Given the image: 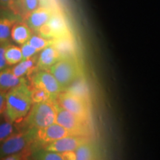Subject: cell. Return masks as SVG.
Returning <instances> with one entry per match:
<instances>
[{"mask_svg": "<svg viewBox=\"0 0 160 160\" xmlns=\"http://www.w3.org/2000/svg\"><path fill=\"white\" fill-rule=\"evenodd\" d=\"M33 103L31 90L25 82L6 93V117L10 121L17 122L28 114Z\"/></svg>", "mask_w": 160, "mask_h": 160, "instance_id": "cell-1", "label": "cell"}, {"mask_svg": "<svg viewBox=\"0 0 160 160\" xmlns=\"http://www.w3.org/2000/svg\"><path fill=\"white\" fill-rule=\"evenodd\" d=\"M57 106L54 99L34 103L26 119V124L31 129L38 130L55 123Z\"/></svg>", "mask_w": 160, "mask_h": 160, "instance_id": "cell-2", "label": "cell"}, {"mask_svg": "<svg viewBox=\"0 0 160 160\" xmlns=\"http://www.w3.org/2000/svg\"><path fill=\"white\" fill-rule=\"evenodd\" d=\"M63 91L79 77V69L73 58H61L50 68Z\"/></svg>", "mask_w": 160, "mask_h": 160, "instance_id": "cell-3", "label": "cell"}, {"mask_svg": "<svg viewBox=\"0 0 160 160\" xmlns=\"http://www.w3.org/2000/svg\"><path fill=\"white\" fill-rule=\"evenodd\" d=\"M35 129H31L26 131L20 132L12 134L4 140L0 145V159L10 154L18 153L25 150L33 142L36 136Z\"/></svg>", "mask_w": 160, "mask_h": 160, "instance_id": "cell-4", "label": "cell"}, {"mask_svg": "<svg viewBox=\"0 0 160 160\" xmlns=\"http://www.w3.org/2000/svg\"><path fill=\"white\" fill-rule=\"evenodd\" d=\"M37 33L48 39L71 36L65 17L59 8L53 10L48 22L40 28Z\"/></svg>", "mask_w": 160, "mask_h": 160, "instance_id": "cell-5", "label": "cell"}, {"mask_svg": "<svg viewBox=\"0 0 160 160\" xmlns=\"http://www.w3.org/2000/svg\"><path fill=\"white\" fill-rule=\"evenodd\" d=\"M57 97L59 106L64 109L84 119L88 120V119L89 108L88 101L70 93L69 91H62Z\"/></svg>", "mask_w": 160, "mask_h": 160, "instance_id": "cell-6", "label": "cell"}, {"mask_svg": "<svg viewBox=\"0 0 160 160\" xmlns=\"http://www.w3.org/2000/svg\"><path fill=\"white\" fill-rule=\"evenodd\" d=\"M55 122L68 130L73 135H83L87 129V120L73 114L59 105L57 106Z\"/></svg>", "mask_w": 160, "mask_h": 160, "instance_id": "cell-7", "label": "cell"}, {"mask_svg": "<svg viewBox=\"0 0 160 160\" xmlns=\"http://www.w3.org/2000/svg\"><path fill=\"white\" fill-rule=\"evenodd\" d=\"M32 84L34 88L45 90L54 99L63 91L57 80L50 71H38L32 77Z\"/></svg>", "mask_w": 160, "mask_h": 160, "instance_id": "cell-8", "label": "cell"}, {"mask_svg": "<svg viewBox=\"0 0 160 160\" xmlns=\"http://www.w3.org/2000/svg\"><path fill=\"white\" fill-rule=\"evenodd\" d=\"M85 142H88V139L82 136L70 135L47 144L44 148L57 153L74 151L79 146Z\"/></svg>", "mask_w": 160, "mask_h": 160, "instance_id": "cell-9", "label": "cell"}, {"mask_svg": "<svg viewBox=\"0 0 160 160\" xmlns=\"http://www.w3.org/2000/svg\"><path fill=\"white\" fill-rule=\"evenodd\" d=\"M70 135L73 134L68 130L55 122L48 127L37 130L35 139L41 144H48Z\"/></svg>", "mask_w": 160, "mask_h": 160, "instance_id": "cell-10", "label": "cell"}, {"mask_svg": "<svg viewBox=\"0 0 160 160\" xmlns=\"http://www.w3.org/2000/svg\"><path fill=\"white\" fill-rule=\"evenodd\" d=\"M53 10L45 6H39L23 19V21L34 32H38L40 28L48 22Z\"/></svg>", "mask_w": 160, "mask_h": 160, "instance_id": "cell-11", "label": "cell"}, {"mask_svg": "<svg viewBox=\"0 0 160 160\" xmlns=\"http://www.w3.org/2000/svg\"><path fill=\"white\" fill-rule=\"evenodd\" d=\"M2 11L0 12V45L9 44L11 39V29L19 17L12 11H7V10Z\"/></svg>", "mask_w": 160, "mask_h": 160, "instance_id": "cell-12", "label": "cell"}, {"mask_svg": "<svg viewBox=\"0 0 160 160\" xmlns=\"http://www.w3.org/2000/svg\"><path fill=\"white\" fill-rule=\"evenodd\" d=\"M61 59L55 47L52 43L48 45L40 53L37 62V69L38 71H49L50 68L57 62Z\"/></svg>", "mask_w": 160, "mask_h": 160, "instance_id": "cell-13", "label": "cell"}, {"mask_svg": "<svg viewBox=\"0 0 160 160\" xmlns=\"http://www.w3.org/2000/svg\"><path fill=\"white\" fill-rule=\"evenodd\" d=\"M24 77H17L11 69H3L0 71V91L7 93L10 90L25 82Z\"/></svg>", "mask_w": 160, "mask_h": 160, "instance_id": "cell-14", "label": "cell"}, {"mask_svg": "<svg viewBox=\"0 0 160 160\" xmlns=\"http://www.w3.org/2000/svg\"><path fill=\"white\" fill-rule=\"evenodd\" d=\"M33 31L25 22L17 21L11 29V38L13 42L19 45H23L27 42L32 36Z\"/></svg>", "mask_w": 160, "mask_h": 160, "instance_id": "cell-15", "label": "cell"}, {"mask_svg": "<svg viewBox=\"0 0 160 160\" xmlns=\"http://www.w3.org/2000/svg\"><path fill=\"white\" fill-rule=\"evenodd\" d=\"M51 43L61 58H73L75 51L71 36L51 39Z\"/></svg>", "mask_w": 160, "mask_h": 160, "instance_id": "cell-16", "label": "cell"}, {"mask_svg": "<svg viewBox=\"0 0 160 160\" xmlns=\"http://www.w3.org/2000/svg\"><path fill=\"white\" fill-rule=\"evenodd\" d=\"M38 57L37 56L30 57L28 59H22L11 69L12 72L17 77H24L25 75H31L37 68L35 67Z\"/></svg>", "mask_w": 160, "mask_h": 160, "instance_id": "cell-17", "label": "cell"}, {"mask_svg": "<svg viewBox=\"0 0 160 160\" xmlns=\"http://www.w3.org/2000/svg\"><path fill=\"white\" fill-rule=\"evenodd\" d=\"M68 91L70 93H73L77 97H79L82 99L88 101V90L83 79H79V77L77 79L72 82L68 88Z\"/></svg>", "mask_w": 160, "mask_h": 160, "instance_id": "cell-18", "label": "cell"}, {"mask_svg": "<svg viewBox=\"0 0 160 160\" xmlns=\"http://www.w3.org/2000/svg\"><path fill=\"white\" fill-rule=\"evenodd\" d=\"M5 55L7 65H17L23 59L21 48L13 45L8 44L6 46Z\"/></svg>", "mask_w": 160, "mask_h": 160, "instance_id": "cell-19", "label": "cell"}, {"mask_svg": "<svg viewBox=\"0 0 160 160\" xmlns=\"http://www.w3.org/2000/svg\"><path fill=\"white\" fill-rule=\"evenodd\" d=\"M77 160H90L96 159V151L93 145L85 142L74 151Z\"/></svg>", "mask_w": 160, "mask_h": 160, "instance_id": "cell-20", "label": "cell"}, {"mask_svg": "<svg viewBox=\"0 0 160 160\" xmlns=\"http://www.w3.org/2000/svg\"><path fill=\"white\" fill-rule=\"evenodd\" d=\"M32 159L39 160H65L62 153L51 151L46 149H39L34 151L31 155Z\"/></svg>", "mask_w": 160, "mask_h": 160, "instance_id": "cell-21", "label": "cell"}, {"mask_svg": "<svg viewBox=\"0 0 160 160\" xmlns=\"http://www.w3.org/2000/svg\"><path fill=\"white\" fill-rule=\"evenodd\" d=\"M30 45L33 46L34 48L37 50V52H39L42 50H43L45 48L47 47L51 43V39H46V38L42 37L39 34L38 35H33L30 38L28 41Z\"/></svg>", "mask_w": 160, "mask_h": 160, "instance_id": "cell-22", "label": "cell"}, {"mask_svg": "<svg viewBox=\"0 0 160 160\" xmlns=\"http://www.w3.org/2000/svg\"><path fill=\"white\" fill-rule=\"evenodd\" d=\"M31 99L33 103H39L49 99H55L52 96L45 90L33 88L31 90Z\"/></svg>", "mask_w": 160, "mask_h": 160, "instance_id": "cell-23", "label": "cell"}, {"mask_svg": "<svg viewBox=\"0 0 160 160\" xmlns=\"http://www.w3.org/2000/svg\"><path fill=\"white\" fill-rule=\"evenodd\" d=\"M7 118V117H6ZM14 131V126L13 122L10 121L7 118V120L0 122V143L10 137Z\"/></svg>", "mask_w": 160, "mask_h": 160, "instance_id": "cell-24", "label": "cell"}, {"mask_svg": "<svg viewBox=\"0 0 160 160\" xmlns=\"http://www.w3.org/2000/svg\"><path fill=\"white\" fill-rule=\"evenodd\" d=\"M21 51L23 59H28L30 57H33V56H35L36 53H37V50H36L31 45H30L28 42L24 43L23 45H22Z\"/></svg>", "mask_w": 160, "mask_h": 160, "instance_id": "cell-25", "label": "cell"}, {"mask_svg": "<svg viewBox=\"0 0 160 160\" xmlns=\"http://www.w3.org/2000/svg\"><path fill=\"white\" fill-rule=\"evenodd\" d=\"M8 45V44H1V45H0V71H1L2 70L5 69L6 65H7L5 52L6 46Z\"/></svg>", "mask_w": 160, "mask_h": 160, "instance_id": "cell-26", "label": "cell"}, {"mask_svg": "<svg viewBox=\"0 0 160 160\" xmlns=\"http://www.w3.org/2000/svg\"><path fill=\"white\" fill-rule=\"evenodd\" d=\"M14 0H0V10H7L13 12Z\"/></svg>", "mask_w": 160, "mask_h": 160, "instance_id": "cell-27", "label": "cell"}, {"mask_svg": "<svg viewBox=\"0 0 160 160\" xmlns=\"http://www.w3.org/2000/svg\"><path fill=\"white\" fill-rule=\"evenodd\" d=\"M39 3L42 6L50 8L52 10L59 8L57 3L56 2L55 0H39Z\"/></svg>", "mask_w": 160, "mask_h": 160, "instance_id": "cell-28", "label": "cell"}, {"mask_svg": "<svg viewBox=\"0 0 160 160\" xmlns=\"http://www.w3.org/2000/svg\"><path fill=\"white\" fill-rule=\"evenodd\" d=\"M6 111V93L0 91V117Z\"/></svg>", "mask_w": 160, "mask_h": 160, "instance_id": "cell-29", "label": "cell"}]
</instances>
